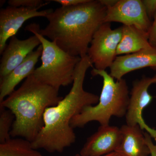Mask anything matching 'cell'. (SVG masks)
<instances>
[{"label": "cell", "instance_id": "6da1fadb", "mask_svg": "<svg viewBox=\"0 0 156 156\" xmlns=\"http://www.w3.org/2000/svg\"><path fill=\"white\" fill-rule=\"evenodd\" d=\"M92 65L87 55L81 58L76 66L69 92L56 105L46 109L44 126L31 143L34 148L61 153L75 142L76 137L71 121L85 107L97 104L99 101V96L87 92L83 87L87 70Z\"/></svg>", "mask_w": 156, "mask_h": 156}, {"label": "cell", "instance_id": "7a4b0ae2", "mask_svg": "<svg viewBox=\"0 0 156 156\" xmlns=\"http://www.w3.org/2000/svg\"><path fill=\"white\" fill-rule=\"evenodd\" d=\"M107 10L99 0L61 7L46 16L48 24L44 29L40 27L38 32L66 53L83 58L95 33L104 23Z\"/></svg>", "mask_w": 156, "mask_h": 156}, {"label": "cell", "instance_id": "3957f363", "mask_svg": "<svg viewBox=\"0 0 156 156\" xmlns=\"http://www.w3.org/2000/svg\"><path fill=\"white\" fill-rule=\"evenodd\" d=\"M58 91L40 82L32 74L20 87L0 102V107L12 112L15 119L11 137L33 142L44 126L46 109L56 105L62 99Z\"/></svg>", "mask_w": 156, "mask_h": 156}, {"label": "cell", "instance_id": "277c9868", "mask_svg": "<svg viewBox=\"0 0 156 156\" xmlns=\"http://www.w3.org/2000/svg\"><path fill=\"white\" fill-rule=\"evenodd\" d=\"M91 74L92 76H100L103 80L99 101L96 105L86 107L73 118L70 125L73 129L83 128L93 121L98 122L100 126H107L112 117L126 116L130 98L126 80L122 79L115 82L106 71L95 68Z\"/></svg>", "mask_w": 156, "mask_h": 156}, {"label": "cell", "instance_id": "5b68a950", "mask_svg": "<svg viewBox=\"0 0 156 156\" xmlns=\"http://www.w3.org/2000/svg\"><path fill=\"white\" fill-rule=\"evenodd\" d=\"M39 27L38 24L33 23L25 28L38 38L43 48L42 64L33 74L38 80L58 91L61 87L73 83L76 66L81 58L70 55L46 39L39 33Z\"/></svg>", "mask_w": 156, "mask_h": 156}, {"label": "cell", "instance_id": "8992f818", "mask_svg": "<svg viewBox=\"0 0 156 156\" xmlns=\"http://www.w3.org/2000/svg\"><path fill=\"white\" fill-rule=\"evenodd\" d=\"M122 31V26L112 29L109 23H103L96 31L87 54L95 69L105 70L112 66L117 56Z\"/></svg>", "mask_w": 156, "mask_h": 156}, {"label": "cell", "instance_id": "52a82bcc", "mask_svg": "<svg viewBox=\"0 0 156 156\" xmlns=\"http://www.w3.org/2000/svg\"><path fill=\"white\" fill-rule=\"evenodd\" d=\"M156 83V74L151 77H143L133 82L130 93L128 109L126 115V125H138L143 131L145 130L153 138L156 135V130L148 126L143 118V111L152 100L148 89L151 85Z\"/></svg>", "mask_w": 156, "mask_h": 156}, {"label": "cell", "instance_id": "ba28073f", "mask_svg": "<svg viewBox=\"0 0 156 156\" xmlns=\"http://www.w3.org/2000/svg\"><path fill=\"white\" fill-rule=\"evenodd\" d=\"M39 8L14 7L9 6L0 11V53L7 46V42L17 34L23 23L36 17H45L53 11L49 9L39 11Z\"/></svg>", "mask_w": 156, "mask_h": 156}, {"label": "cell", "instance_id": "9c48e42d", "mask_svg": "<svg viewBox=\"0 0 156 156\" xmlns=\"http://www.w3.org/2000/svg\"><path fill=\"white\" fill-rule=\"evenodd\" d=\"M112 22L133 26L147 33L152 23L140 0H119L107 10L104 23Z\"/></svg>", "mask_w": 156, "mask_h": 156}, {"label": "cell", "instance_id": "30bf717a", "mask_svg": "<svg viewBox=\"0 0 156 156\" xmlns=\"http://www.w3.org/2000/svg\"><path fill=\"white\" fill-rule=\"evenodd\" d=\"M121 139L120 128L116 126H100L87 139L80 154L83 156H104L114 152Z\"/></svg>", "mask_w": 156, "mask_h": 156}, {"label": "cell", "instance_id": "8fae6325", "mask_svg": "<svg viewBox=\"0 0 156 156\" xmlns=\"http://www.w3.org/2000/svg\"><path fill=\"white\" fill-rule=\"evenodd\" d=\"M41 45L38 38L35 35L25 40H20L15 36L12 37L2 54L0 79L21 64L35 48Z\"/></svg>", "mask_w": 156, "mask_h": 156}, {"label": "cell", "instance_id": "7c38bea8", "mask_svg": "<svg viewBox=\"0 0 156 156\" xmlns=\"http://www.w3.org/2000/svg\"><path fill=\"white\" fill-rule=\"evenodd\" d=\"M145 68L156 70V49L117 56L110 68V75L119 80L128 73Z\"/></svg>", "mask_w": 156, "mask_h": 156}, {"label": "cell", "instance_id": "4fadbf2b", "mask_svg": "<svg viewBox=\"0 0 156 156\" xmlns=\"http://www.w3.org/2000/svg\"><path fill=\"white\" fill-rule=\"evenodd\" d=\"M42 50V45H40L36 50L29 54L21 64L5 77L0 79V102L15 91V87L23 80L33 74L41 56Z\"/></svg>", "mask_w": 156, "mask_h": 156}, {"label": "cell", "instance_id": "5bb4252c", "mask_svg": "<svg viewBox=\"0 0 156 156\" xmlns=\"http://www.w3.org/2000/svg\"><path fill=\"white\" fill-rule=\"evenodd\" d=\"M121 141L115 152L121 156H148L150 150L144 133L138 125H123L120 128Z\"/></svg>", "mask_w": 156, "mask_h": 156}, {"label": "cell", "instance_id": "9a60e30c", "mask_svg": "<svg viewBox=\"0 0 156 156\" xmlns=\"http://www.w3.org/2000/svg\"><path fill=\"white\" fill-rule=\"evenodd\" d=\"M122 37L118 46L117 56L155 49L150 44L147 32L133 26H122Z\"/></svg>", "mask_w": 156, "mask_h": 156}, {"label": "cell", "instance_id": "2e32d148", "mask_svg": "<svg viewBox=\"0 0 156 156\" xmlns=\"http://www.w3.org/2000/svg\"><path fill=\"white\" fill-rule=\"evenodd\" d=\"M0 156H43L28 140L20 137H12L0 144Z\"/></svg>", "mask_w": 156, "mask_h": 156}, {"label": "cell", "instance_id": "e0dca14e", "mask_svg": "<svg viewBox=\"0 0 156 156\" xmlns=\"http://www.w3.org/2000/svg\"><path fill=\"white\" fill-rule=\"evenodd\" d=\"M14 119V115L11 111L0 107V144L12 138L11 131Z\"/></svg>", "mask_w": 156, "mask_h": 156}, {"label": "cell", "instance_id": "ac0fdd59", "mask_svg": "<svg viewBox=\"0 0 156 156\" xmlns=\"http://www.w3.org/2000/svg\"><path fill=\"white\" fill-rule=\"evenodd\" d=\"M44 3L41 0H9L8 2L9 6L11 7L41 9L50 2L48 1Z\"/></svg>", "mask_w": 156, "mask_h": 156}, {"label": "cell", "instance_id": "d6986e66", "mask_svg": "<svg viewBox=\"0 0 156 156\" xmlns=\"http://www.w3.org/2000/svg\"><path fill=\"white\" fill-rule=\"evenodd\" d=\"M148 17L152 21L156 15V0H142Z\"/></svg>", "mask_w": 156, "mask_h": 156}, {"label": "cell", "instance_id": "ffe728a7", "mask_svg": "<svg viewBox=\"0 0 156 156\" xmlns=\"http://www.w3.org/2000/svg\"><path fill=\"white\" fill-rule=\"evenodd\" d=\"M147 34L150 44L156 50V15L152 21L151 25Z\"/></svg>", "mask_w": 156, "mask_h": 156}, {"label": "cell", "instance_id": "44dd1931", "mask_svg": "<svg viewBox=\"0 0 156 156\" xmlns=\"http://www.w3.org/2000/svg\"><path fill=\"white\" fill-rule=\"evenodd\" d=\"M48 2H53L61 5V7H67L76 6L87 2L88 0H51Z\"/></svg>", "mask_w": 156, "mask_h": 156}, {"label": "cell", "instance_id": "7402d4cb", "mask_svg": "<svg viewBox=\"0 0 156 156\" xmlns=\"http://www.w3.org/2000/svg\"><path fill=\"white\" fill-rule=\"evenodd\" d=\"M146 141L150 150L151 156H156V145L154 144L152 141L151 136L147 132L144 133Z\"/></svg>", "mask_w": 156, "mask_h": 156}, {"label": "cell", "instance_id": "603a6c76", "mask_svg": "<svg viewBox=\"0 0 156 156\" xmlns=\"http://www.w3.org/2000/svg\"><path fill=\"white\" fill-rule=\"evenodd\" d=\"M119 0H99L101 3L105 6L107 9L114 6Z\"/></svg>", "mask_w": 156, "mask_h": 156}, {"label": "cell", "instance_id": "cb8c5ba5", "mask_svg": "<svg viewBox=\"0 0 156 156\" xmlns=\"http://www.w3.org/2000/svg\"><path fill=\"white\" fill-rule=\"evenodd\" d=\"M115 152H114L112 153L108 154L106 155H105L104 156H112L114 154H115ZM73 156H83L81 155L80 154H76L75 155H74Z\"/></svg>", "mask_w": 156, "mask_h": 156}, {"label": "cell", "instance_id": "d4e9b609", "mask_svg": "<svg viewBox=\"0 0 156 156\" xmlns=\"http://www.w3.org/2000/svg\"><path fill=\"white\" fill-rule=\"evenodd\" d=\"M112 156H121L119 155V154H118L117 153L115 152V154H114Z\"/></svg>", "mask_w": 156, "mask_h": 156}, {"label": "cell", "instance_id": "484cf974", "mask_svg": "<svg viewBox=\"0 0 156 156\" xmlns=\"http://www.w3.org/2000/svg\"><path fill=\"white\" fill-rule=\"evenodd\" d=\"M154 139H155V141L156 142V135L155 137H154Z\"/></svg>", "mask_w": 156, "mask_h": 156}]
</instances>
